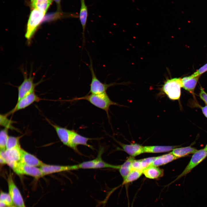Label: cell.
Wrapping results in <instances>:
<instances>
[{
    "instance_id": "cell-32",
    "label": "cell",
    "mask_w": 207,
    "mask_h": 207,
    "mask_svg": "<svg viewBox=\"0 0 207 207\" xmlns=\"http://www.w3.org/2000/svg\"><path fill=\"white\" fill-rule=\"evenodd\" d=\"M133 170H143L142 168L141 160L135 159L133 161L131 164V171Z\"/></svg>"
},
{
    "instance_id": "cell-24",
    "label": "cell",
    "mask_w": 207,
    "mask_h": 207,
    "mask_svg": "<svg viewBox=\"0 0 207 207\" xmlns=\"http://www.w3.org/2000/svg\"><path fill=\"white\" fill-rule=\"evenodd\" d=\"M135 159L130 157L122 164L120 165L119 172L123 180L124 179L131 171L132 163Z\"/></svg>"
},
{
    "instance_id": "cell-16",
    "label": "cell",
    "mask_w": 207,
    "mask_h": 207,
    "mask_svg": "<svg viewBox=\"0 0 207 207\" xmlns=\"http://www.w3.org/2000/svg\"><path fill=\"white\" fill-rule=\"evenodd\" d=\"M80 7L79 14V18L82 28L83 46L85 41V32L88 17V9L85 0H80Z\"/></svg>"
},
{
    "instance_id": "cell-40",
    "label": "cell",
    "mask_w": 207,
    "mask_h": 207,
    "mask_svg": "<svg viewBox=\"0 0 207 207\" xmlns=\"http://www.w3.org/2000/svg\"><path fill=\"white\" fill-rule=\"evenodd\" d=\"M34 0H30L31 3Z\"/></svg>"
},
{
    "instance_id": "cell-12",
    "label": "cell",
    "mask_w": 207,
    "mask_h": 207,
    "mask_svg": "<svg viewBox=\"0 0 207 207\" xmlns=\"http://www.w3.org/2000/svg\"><path fill=\"white\" fill-rule=\"evenodd\" d=\"M22 149L20 146L6 150L5 151L4 156L7 164L12 169L20 160Z\"/></svg>"
},
{
    "instance_id": "cell-9",
    "label": "cell",
    "mask_w": 207,
    "mask_h": 207,
    "mask_svg": "<svg viewBox=\"0 0 207 207\" xmlns=\"http://www.w3.org/2000/svg\"><path fill=\"white\" fill-rule=\"evenodd\" d=\"M7 182L9 194L12 198L13 203L18 207H25L21 193L15 184L11 174L7 177Z\"/></svg>"
},
{
    "instance_id": "cell-30",
    "label": "cell",
    "mask_w": 207,
    "mask_h": 207,
    "mask_svg": "<svg viewBox=\"0 0 207 207\" xmlns=\"http://www.w3.org/2000/svg\"><path fill=\"white\" fill-rule=\"evenodd\" d=\"M156 157H151L141 159V165L143 170L147 167L151 166Z\"/></svg>"
},
{
    "instance_id": "cell-13",
    "label": "cell",
    "mask_w": 207,
    "mask_h": 207,
    "mask_svg": "<svg viewBox=\"0 0 207 207\" xmlns=\"http://www.w3.org/2000/svg\"><path fill=\"white\" fill-rule=\"evenodd\" d=\"M46 120L55 130L57 135L62 143L70 147L72 130L61 127L51 122L48 119Z\"/></svg>"
},
{
    "instance_id": "cell-25",
    "label": "cell",
    "mask_w": 207,
    "mask_h": 207,
    "mask_svg": "<svg viewBox=\"0 0 207 207\" xmlns=\"http://www.w3.org/2000/svg\"><path fill=\"white\" fill-rule=\"evenodd\" d=\"M143 170H133L131 171L126 178L123 180L122 185L132 182L139 178L143 173Z\"/></svg>"
},
{
    "instance_id": "cell-3",
    "label": "cell",
    "mask_w": 207,
    "mask_h": 207,
    "mask_svg": "<svg viewBox=\"0 0 207 207\" xmlns=\"http://www.w3.org/2000/svg\"><path fill=\"white\" fill-rule=\"evenodd\" d=\"M36 9H32L28 20L25 37L28 40L31 38L45 14Z\"/></svg>"
},
{
    "instance_id": "cell-14",
    "label": "cell",
    "mask_w": 207,
    "mask_h": 207,
    "mask_svg": "<svg viewBox=\"0 0 207 207\" xmlns=\"http://www.w3.org/2000/svg\"><path fill=\"white\" fill-rule=\"evenodd\" d=\"M92 139L82 136L74 130H72L70 147L77 152V146L79 145H85L92 149V146L87 143L89 140Z\"/></svg>"
},
{
    "instance_id": "cell-39",
    "label": "cell",
    "mask_w": 207,
    "mask_h": 207,
    "mask_svg": "<svg viewBox=\"0 0 207 207\" xmlns=\"http://www.w3.org/2000/svg\"><path fill=\"white\" fill-rule=\"evenodd\" d=\"M133 202L132 203V206H131V207H133Z\"/></svg>"
},
{
    "instance_id": "cell-8",
    "label": "cell",
    "mask_w": 207,
    "mask_h": 207,
    "mask_svg": "<svg viewBox=\"0 0 207 207\" xmlns=\"http://www.w3.org/2000/svg\"><path fill=\"white\" fill-rule=\"evenodd\" d=\"M23 81L18 87V101L26 96L34 92L35 88L38 83L33 82V77L30 74L27 77L26 73H24Z\"/></svg>"
},
{
    "instance_id": "cell-15",
    "label": "cell",
    "mask_w": 207,
    "mask_h": 207,
    "mask_svg": "<svg viewBox=\"0 0 207 207\" xmlns=\"http://www.w3.org/2000/svg\"><path fill=\"white\" fill-rule=\"evenodd\" d=\"M20 162L29 166L40 167L44 164L35 156L22 149Z\"/></svg>"
},
{
    "instance_id": "cell-18",
    "label": "cell",
    "mask_w": 207,
    "mask_h": 207,
    "mask_svg": "<svg viewBox=\"0 0 207 207\" xmlns=\"http://www.w3.org/2000/svg\"><path fill=\"white\" fill-rule=\"evenodd\" d=\"M123 150L131 156L134 157L144 153L143 146L137 143L121 144Z\"/></svg>"
},
{
    "instance_id": "cell-31",
    "label": "cell",
    "mask_w": 207,
    "mask_h": 207,
    "mask_svg": "<svg viewBox=\"0 0 207 207\" xmlns=\"http://www.w3.org/2000/svg\"><path fill=\"white\" fill-rule=\"evenodd\" d=\"M207 71V63L201 67L191 76L193 77L200 76L202 74Z\"/></svg>"
},
{
    "instance_id": "cell-1",
    "label": "cell",
    "mask_w": 207,
    "mask_h": 207,
    "mask_svg": "<svg viewBox=\"0 0 207 207\" xmlns=\"http://www.w3.org/2000/svg\"><path fill=\"white\" fill-rule=\"evenodd\" d=\"M81 100H87L95 106L105 111L108 117L110 106H120L112 101L106 92L98 94H88L84 96L75 98L69 101H72Z\"/></svg>"
},
{
    "instance_id": "cell-19",
    "label": "cell",
    "mask_w": 207,
    "mask_h": 207,
    "mask_svg": "<svg viewBox=\"0 0 207 207\" xmlns=\"http://www.w3.org/2000/svg\"><path fill=\"white\" fill-rule=\"evenodd\" d=\"M143 174L147 178L155 179L162 177L164 172L163 170L157 166H150L143 169Z\"/></svg>"
},
{
    "instance_id": "cell-4",
    "label": "cell",
    "mask_w": 207,
    "mask_h": 207,
    "mask_svg": "<svg viewBox=\"0 0 207 207\" xmlns=\"http://www.w3.org/2000/svg\"><path fill=\"white\" fill-rule=\"evenodd\" d=\"M101 148L97 157L92 160L85 161L78 164V169H91L102 168H112L119 169L120 165H115L107 163L102 159L101 156L103 151Z\"/></svg>"
},
{
    "instance_id": "cell-11",
    "label": "cell",
    "mask_w": 207,
    "mask_h": 207,
    "mask_svg": "<svg viewBox=\"0 0 207 207\" xmlns=\"http://www.w3.org/2000/svg\"><path fill=\"white\" fill-rule=\"evenodd\" d=\"M40 168L44 176L54 173L79 169L78 164L59 165L47 164L44 163Z\"/></svg>"
},
{
    "instance_id": "cell-17",
    "label": "cell",
    "mask_w": 207,
    "mask_h": 207,
    "mask_svg": "<svg viewBox=\"0 0 207 207\" xmlns=\"http://www.w3.org/2000/svg\"><path fill=\"white\" fill-rule=\"evenodd\" d=\"M200 76L193 77L190 76L184 77L182 78V88L193 94L195 89Z\"/></svg>"
},
{
    "instance_id": "cell-21",
    "label": "cell",
    "mask_w": 207,
    "mask_h": 207,
    "mask_svg": "<svg viewBox=\"0 0 207 207\" xmlns=\"http://www.w3.org/2000/svg\"><path fill=\"white\" fill-rule=\"evenodd\" d=\"M198 150L191 146L185 147H176L174 149L171 153L178 158L193 154Z\"/></svg>"
},
{
    "instance_id": "cell-28",
    "label": "cell",
    "mask_w": 207,
    "mask_h": 207,
    "mask_svg": "<svg viewBox=\"0 0 207 207\" xmlns=\"http://www.w3.org/2000/svg\"><path fill=\"white\" fill-rule=\"evenodd\" d=\"M21 137L9 136L6 144V150L20 146L19 140Z\"/></svg>"
},
{
    "instance_id": "cell-5",
    "label": "cell",
    "mask_w": 207,
    "mask_h": 207,
    "mask_svg": "<svg viewBox=\"0 0 207 207\" xmlns=\"http://www.w3.org/2000/svg\"><path fill=\"white\" fill-rule=\"evenodd\" d=\"M90 60V64L88 67L90 71L92 76L90 84V89L89 94H98L106 92L108 89L112 86L117 84L116 83L107 84L101 82L97 78L95 73L93 66L92 60L88 54Z\"/></svg>"
},
{
    "instance_id": "cell-6",
    "label": "cell",
    "mask_w": 207,
    "mask_h": 207,
    "mask_svg": "<svg viewBox=\"0 0 207 207\" xmlns=\"http://www.w3.org/2000/svg\"><path fill=\"white\" fill-rule=\"evenodd\" d=\"M18 175H27L38 179L44 175L40 168L24 164L20 162L17 163L12 168Z\"/></svg>"
},
{
    "instance_id": "cell-20",
    "label": "cell",
    "mask_w": 207,
    "mask_h": 207,
    "mask_svg": "<svg viewBox=\"0 0 207 207\" xmlns=\"http://www.w3.org/2000/svg\"><path fill=\"white\" fill-rule=\"evenodd\" d=\"M179 146H143L144 153H160L172 151Z\"/></svg>"
},
{
    "instance_id": "cell-35",
    "label": "cell",
    "mask_w": 207,
    "mask_h": 207,
    "mask_svg": "<svg viewBox=\"0 0 207 207\" xmlns=\"http://www.w3.org/2000/svg\"><path fill=\"white\" fill-rule=\"evenodd\" d=\"M56 3L58 9V10L59 11H61V0H53Z\"/></svg>"
},
{
    "instance_id": "cell-26",
    "label": "cell",
    "mask_w": 207,
    "mask_h": 207,
    "mask_svg": "<svg viewBox=\"0 0 207 207\" xmlns=\"http://www.w3.org/2000/svg\"><path fill=\"white\" fill-rule=\"evenodd\" d=\"M6 114L0 115V125L5 128L11 130H16V129L12 126L14 122L13 120L9 119Z\"/></svg>"
},
{
    "instance_id": "cell-27",
    "label": "cell",
    "mask_w": 207,
    "mask_h": 207,
    "mask_svg": "<svg viewBox=\"0 0 207 207\" xmlns=\"http://www.w3.org/2000/svg\"><path fill=\"white\" fill-rule=\"evenodd\" d=\"M8 130L4 128L1 129L0 133V150L5 151L6 150V144L9 136Z\"/></svg>"
},
{
    "instance_id": "cell-2",
    "label": "cell",
    "mask_w": 207,
    "mask_h": 207,
    "mask_svg": "<svg viewBox=\"0 0 207 207\" xmlns=\"http://www.w3.org/2000/svg\"><path fill=\"white\" fill-rule=\"evenodd\" d=\"M182 87V78H175L168 79L160 89L161 92L165 94L170 100H179Z\"/></svg>"
},
{
    "instance_id": "cell-37",
    "label": "cell",
    "mask_w": 207,
    "mask_h": 207,
    "mask_svg": "<svg viewBox=\"0 0 207 207\" xmlns=\"http://www.w3.org/2000/svg\"><path fill=\"white\" fill-rule=\"evenodd\" d=\"M204 149L207 151V144H206V146L204 148Z\"/></svg>"
},
{
    "instance_id": "cell-33",
    "label": "cell",
    "mask_w": 207,
    "mask_h": 207,
    "mask_svg": "<svg viewBox=\"0 0 207 207\" xmlns=\"http://www.w3.org/2000/svg\"><path fill=\"white\" fill-rule=\"evenodd\" d=\"M199 95L200 99L207 105V93L201 87H200Z\"/></svg>"
},
{
    "instance_id": "cell-10",
    "label": "cell",
    "mask_w": 207,
    "mask_h": 207,
    "mask_svg": "<svg viewBox=\"0 0 207 207\" xmlns=\"http://www.w3.org/2000/svg\"><path fill=\"white\" fill-rule=\"evenodd\" d=\"M41 99L34 92L30 93L17 101L15 107L7 114V116L15 112L24 109L35 102L39 101Z\"/></svg>"
},
{
    "instance_id": "cell-34",
    "label": "cell",
    "mask_w": 207,
    "mask_h": 207,
    "mask_svg": "<svg viewBox=\"0 0 207 207\" xmlns=\"http://www.w3.org/2000/svg\"><path fill=\"white\" fill-rule=\"evenodd\" d=\"M201 108L203 114L207 118V105L204 107H201Z\"/></svg>"
},
{
    "instance_id": "cell-29",
    "label": "cell",
    "mask_w": 207,
    "mask_h": 207,
    "mask_svg": "<svg viewBox=\"0 0 207 207\" xmlns=\"http://www.w3.org/2000/svg\"><path fill=\"white\" fill-rule=\"evenodd\" d=\"M0 200L7 206H12L13 204L9 194L2 191H1Z\"/></svg>"
},
{
    "instance_id": "cell-7",
    "label": "cell",
    "mask_w": 207,
    "mask_h": 207,
    "mask_svg": "<svg viewBox=\"0 0 207 207\" xmlns=\"http://www.w3.org/2000/svg\"><path fill=\"white\" fill-rule=\"evenodd\" d=\"M207 157V151L204 148L198 150L193 154L191 158L185 169L173 181L180 179L187 175L191 171L202 162Z\"/></svg>"
},
{
    "instance_id": "cell-36",
    "label": "cell",
    "mask_w": 207,
    "mask_h": 207,
    "mask_svg": "<svg viewBox=\"0 0 207 207\" xmlns=\"http://www.w3.org/2000/svg\"><path fill=\"white\" fill-rule=\"evenodd\" d=\"M6 205L3 202L0 201V207H5Z\"/></svg>"
},
{
    "instance_id": "cell-23",
    "label": "cell",
    "mask_w": 207,
    "mask_h": 207,
    "mask_svg": "<svg viewBox=\"0 0 207 207\" xmlns=\"http://www.w3.org/2000/svg\"><path fill=\"white\" fill-rule=\"evenodd\" d=\"M53 0H34L31 2L32 9H36L46 13Z\"/></svg>"
},
{
    "instance_id": "cell-22",
    "label": "cell",
    "mask_w": 207,
    "mask_h": 207,
    "mask_svg": "<svg viewBox=\"0 0 207 207\" xmlns=\"http://www.w3.org/2000/svg\"><path fill=\"white\" fill-rule=\"evenodd\" d=\"M178 159L171 152L160 156L156 157L151 166H158L166 164Z\"/></svg>"
},
{
    "instance_id": "cell-38",
    "label": "cell",
    "mask_w": 207,
    "mask_h": 207,
    "mask_svg": "<svg viewBox=\"0 0 207 207\" xmlns=\"http://www.w3.org/2000/svg\"><path fill=\"white\" fill-rule=\"evenodd\" d=\"M9 207H17V206H9Z\"/></svg>"
}]
</instances>
